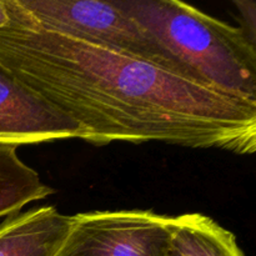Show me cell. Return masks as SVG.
Returning a JSON list of instances; mask_svg holds the SVG:
<instances>
[{
  "label": "cell",
  "instance_id": "cell-1",
  "mask_svg": "<svg viewBox=\"0 0 256 256\" xmlns=\"http://www.w3.org/2000/svg\"><path fill=\"white\" fill-rule=\"evenodd\" d=\"M0 65L84 129V142L256 150V104L134 55L35 26L0 29Z\"/></svg>",
  "mask_w": 256,
  "mask_h": 256
},
{
  "label": "cell",
  "instance_id": "cell-2",
  "mask_svg": "<svg viewBox=\"0 0 256 256\" xmlns=\"http://www.w3.org/2000/svg\"><path fill=\"white\" fill-rule=\"evenodd\" d=\"M192 79L256 104V49L242 28L179 0H116Z\"/></svg>",
  "mask_w": 256,
  "mask_h": 256
},
{
  "label": "cell",
  "instance_id": "cell-3",
  "mask_svg": "<svg viewBox=\"0 0 256 256\" xmlns=\"http://www.w3.org/2000/svg\"><path fill=\"white\" fill-rule=\"evenodd\" d=\"M35 26L142 58L190 78L134 19L114 2L18 0ZM192 79V78H190Z\"/></svg>",
  "mask_w": 256,
  "mask_h": 256
},
{
  "label": "cell",
  "instance_id": "cell-4",
  "mask_svg": "<svg viewBox=\"0 0 256 256\" xmlns=\"http://www.w3.org/2000/svg\"><path fill=\"white\" fill-rule=\"evenodd\" d=\"M172 218L148 210L80 212L55 256H166Z\"/></svg>",
  "mask_w": 256,
  "mask_h": 256
},
{
  "label": "cell",
  "instance_id": "cell-5",
  "mask_svg": "<svg viewBox=\"0 0 256 256\" xmlns=\"http://www.w3.org/2000/svg\"><path fill=\"white\" fill-rule=\"evenodd\" d=\"M84 140L80 124L34 94L0 65V142L25 144Z\"/></svg>",
  "mask_w": 256,
  "mask_h": 256
},
{
  "label": "cell",
  "instance_id": "cell-6",
  "mask_svg": "<svg viewBox=\"0 0 256 256\" xmlns=\"http://www.w3.org/2000/svg\"><path fill=\"white\" fill-rule=\"evenodd\" d=\"M72 225V216L54 206L14 215L0 225V256H55Z\"/></svg>",
  "mask_w": 256,
  "mask_h": 256
},
{
  "label": "cell",
  "instance_id": "cell-7",
  "mask_svg": "<svg viewBox=\"0 0 256 256\" xmlns=\"http://www.w3.org/2000/svg\"><path fill=\"white\" fill-rule=\"evenodd\" d=\"M166 256H244L230 230L206 215L182 214L172 218Z\"/></svg>",
  "mask_w": 256,
  "mask_h": 256
},
{
  "label": "cell",
  "instance_id": "cell-8",
  "mask_svg": "<svg viewBox=\"0 0 256 256\" xmlns=\"http://www.w3.org/2000/svg\"><path fill=\"white\" fill-rule=\"evenodd\" d=\"M16 149V145L0 142V216L18 212L55 192L20 159Z\"/></svg>",
  "mask_w": 256,
  "mask_h": 256
},
{
  "label": "cell",
  "instance_id": "cell-9",
  "mask_svg": "<svg viewBox=\"0 0 256 256\" xmlns=\"http://www.w3.org/2000/svg\"><path fill=\"white\" fill-rule=\"evenodd\" d=\"M12 24V12H10L9 2L0 0V29Z\"/></svg>",
  "mask_w": 256,
  "mask_h": 256
}]
</instances>
